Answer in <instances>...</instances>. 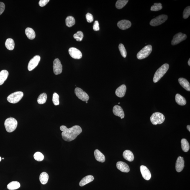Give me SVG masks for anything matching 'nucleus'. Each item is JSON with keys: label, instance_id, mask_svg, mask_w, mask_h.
Here are the masks:
<instances>
[{"label": "nucleus", "instance_id": "c756f323", "mask_svg": "<svg viewBox=\"0 0 190 190\" xmlns=\"http://www.w3.org/2000/svg\"><path fill=\"white\" fill-rule=\"evenodd\" d=\"M75 21L74 18L73 16H69L65 19V23L68 27H71L74 25Z\"/></svg>", "mask_w": 190, "mask_h": 190}, {"label": "nucleus", "instance_id": "37998d69", "mask_svg": "<svg viewBox=\"0 0 190 190\" xmlns=\"http://www.w3.org/2000/svg\"><path fill=\"white\" fill-rule=\"evenodd\" d=\"M187 128L188 130L189 131V132H190V126L189 125H187Z\"/></svg>", "mask_w": 190, "mask_h": 190}, {"label": "nucleus", "instance_id": "58836bf2", "mask_svg": "<svg viewBox=\"0 0 190 190\" xmlns=\"http://www.w3.org/2000/svg\"><path fill=\"white\" fill-rule=\"evenodd\" d=\"M86 19L87 22L89 23L92 22L94 20L93 15L89 13L86 14Z\"/></svg>", "mask_w": 190, "mask_h": 190}, {"label": "nucleus", "instance_id": "cd10ccee", "mask_svg": "<svg viewBox=\"0 0 190 190\" xmlns=\"http://www.w3.org/2000/svg\"><path fill=\"white\" fill-rule=\"evenodd\" d=\"M14 45L15 44L12 39L9 38L6 40L5 43V45L8 50H13L14 48Z\"/></svg>", "mask_w": 190, "mask_h": 190}, {"label": "nucleus", "instance_id": "7c9ffc66", "mask_svg": "<svg viewBox=\"0 0 190 190\" xmlns=\"http://www.w3.org/2000/svg\"><path fill=\"white\" fill-rule=\"evenodd\" d=\"M47 96L45 93L41 94L37 99V103L40 104H45L47 101Z\"/></svg>", "mask_w": 190, "mask_h": 190}, {"label": "nucleus", "instance_id": "a19ab883", "mask_svg": "<svg viewBox=\"0 0 190 190\" xmlns=\"http://www.w3.org/2000/svg\"><path fill=\"white\" fill-rule=\"evenodd\" d=\"M50 1L49 0H40L39 2V5L41 7H43L46 5Z\"/></svg>", "mask_w": 190, "mask_h": 190}, {"label": "nucleus", "instance_id": "49530a36", "mask_svg": "<svg viewBox=\"0 0 190 190\" xmlns=\"http://www.w3.org/2000/svg\"><path fill=\"white\" fill-rule=\"evenodd\" d=\"M88 103L87 101H86V103Z\"/></svg>", "mask_w": 190, "mask_h": 190}, {"label": "nucleus", "instance_id": "2f4dec72", "mask_svg": "<svg viewBox=\"0 0 190 190\" xmlns=\"http://www.w3.org/2000/svg\"><path fill=\"white\" fill-rule=\"evenodd\" d=\"M128 0H118L116 3V6L118 9H122L128 2Z\"/></svg>", "mask_w": 190, "mask_h": 190}, {"label": "nucleus", "instance_id": "f3484780", "mask_svg": "<svg viewBox=\"0 0 190 190\" xmlns=\"http://www.w3.org/2000/svg\"><path fill=\"white\" fill-rule=\"evenodd\" d=\"M113 112L114 115L120 117L121 119L125 117L124 111L120 106H114L113 108Z\"/></svg>", "mask_w": 190, "mask_h": 190}, {"label": "nucleus", "instance_id": "20e7f679", "mask_svg": "<svg viewBox=\"0 0 190 190\" xmlns=\"http://www.w3.org/2000/svg\"><path fill=\"white\" fill-rule=\"evenodd\" d=\"M165 120V117L163 114L160 112H155L150 117V120L153 125L163 123Z\"/></svg>", "mask_w": 190, "mask_h": 190}, {"label": "nucleus", "instance_id": "c85d7f7f", "mask_svg": "<svg viewBox=\"0 0 190 190\" xmlns=\"http://www.w3.org/2000/svg\"><path fill=\"white\" fill-rule=\"evenodd\" d=\"M49 179V175L47 173L43 172L40 175V180L43 184H45L48 182Z\"/></svg>", "mask_w": 190, "mask_h": 190}, {"label": "nucleus", "instance_id": "de8ad7c7", "mask_svg": "<svg viewBox=\"0 0 190 190\" xmlns=\"http://www.w3.org/2000/svg\"><path fill=\"white\" fill-rule=\"evenodd\" d=\"M118 104H120V103H119Z\"/></svg>", "mask_w": 190, "mask_h": 190}, {"label": "nucleus", "instance_id": "7ed1b4c3", "mask_svg": "<svg viewBox=\"0 0 190 190\" xmlns=\"http://www.w3.org/2000/svg\"><path fill=\"white\" fill-rule=\"evenodd\" d=\"M17 125V120L13 118H8L4 123L6 131L8 132H12L15 130Z\"/></svg>", "mask_w": 190, "mask_h": 190}, {"label": "nucleus", "instance_id": "09e8293b", "mask_svg": "<svg viewBox=\"0 0 190 190\" xmlns=\"http://www.w3.org/2000/svg\"><path fill=\"white\" fill-rule=\"evenodd\" d=\"M2 159H4V158H3Z\"/></svg>", "mask_w": 190, "mask_h": 190}, {"label": "nucleus", "instance_id": "a211bd4d", "mask_svg": "<svg viewBox=\"0 0 190 190\" xmlns=\"http://www.w3.org/2000/svg\"><path fill=\"white\" fill-rule=\"evenodd\" d=\"M126 91H127V87L125 85H122L116 89V94L118 97L122 98L125 96Z\"/></svg>", "mask_w": 190, "mask_h": 190}, {"label": "nucleus", "instance_id": "bb28decb", "mask_svg": "<svg viewBox=\"0 0 190 190\" xmlns=\"http://www.w3.org/2000/svg\"><path fill=\"white\" fill-rule=\"evenodd\" d=\"M181 148L183 151L187 152L189 150L190 146L189 142L186 139L183 138L181 140Z\"/></svg>", "mask_w": 190, "mask_h": 190}, {"label": "nucleus", "instance_id": "c03bdc74", "mask_svg": "<svg viewBox=\"0 0 190 190\" xmlns=\"http://www.w3.org/2000/svg\"><path fill=\"white\" fill-rule=\"evenodd\" d=\"M188 65H189V66H190V59H189V60H188Z\"/></svg>", "mask_w": 190, "mask_h": 190}, {"label": "nucleus", "instance_id": "39448f33", "mask_svg": "<svg viewBox=\"0 0 190 190\" xmlns=\"http://www.w3.org/2000/svg\"><path fill=\"white\" fill-rule=\"evenodd\" d=\"M152 51V47L151 45L146 46L137 54L138 59L142 60L148 57Z\"/></svg>", "mask_w": 190, "mask_h": 190}, {"label": "nucleus", "instance_id": "6e6552de", "mask_svg": "<svg viewBox=\"0 0 190 190\" xmlns=\"http://www.w3.org/2000/svg\"><path fill=\"white\" fill-rule=\"evenodd\" d=\"M75 93L77 97L82 101H87L89 99L88 95L81 88L78 87L75 88Z\"/></svg>", "mask_w": 190, "mask_h": 190}, {"label": "nucleus", "instance_id": "4c0bfd02", "mask_svg": "<svg viewBox=\"0 0 190 190\" xmlns=\"http://www.w3.org/2000/svg\"><path fill=\"white\" fill-rule=\"evenodd\" d=\"M183 18L185 19H187L190 15V7L188 6L186 7L183 12Z\"/></svg>", "mask_w": 190, "mask_h": 190}, {"label": "nucleus", "instance_id": "2eb2a0df", "mask_svg": "<svg viewBox=\"0 0 190 190\" xmlns=\"http://www.w3.org/2000/svg\"><path fill=\"white\" fill-rule=\"evenodd\" d=\"M118 169L124 173H128L130 169L129 165L127 163L122 161L118 162L116 164Z\"/></svg>", "mask_w": 190, "mask_h": 190}, {"label": "nucleus", "instance_id": "aec40b11", "mask_svg": "<svg viewBox=\"0 0 190 190\" xmlns=\"http://www.w3.org/2000/svg\"><path fill=\"white\" fill-rule=\"evenodd\" d=\"M94 180V177L92 175H87V176L83 178L80 181L79 183L80 186L81 187L84 186L85 185L92 182Z\"/></svg>", "mask_w": 190, "mask_h": 190}, {"label": "nucleus", "instance_id": "4468645a", "mask_svg": "<svg viewBox=\"0 0 190 190\" xmlns=\"http://www.w3.org/2000/svg\"><path fill=\"white\" fill-rule=\"evenodd\" d=\"M184 161L183 158L181 156L178 157L175 165V168L178 172L179 173L182 171L184 167Z\"/></svg>", "mask_w": 190, "mask_h": 190}, {"label": "nucleus", "instance_id": "b1692460", "mask_svg": "<svg viewBox=\"0 0 190 190\" xmlns=\"http://www.w3.org/2000/svg\"><path fill=\"white\" fill-rule=\"evenodd\" d=\"M9 75V72L6 70H3L0 72V85H2L7 79Z\"/></svg>", "mask_w": 190, "mask_h": 190}, {"label": "nucleus", "instance_id": "f8f14e48", "mask_svg": "<svg viewBox=\"0 0 190 190\" xmlns=\"http://www.w3.org/2000/svg\"><path fill=\"white\" fill-rule=\"evenodd\" d=\"M69 53L72 58L76 59H80L82 57V54L80 50L74 47L70 48Z\"/></svg>", "mask_w": 190, "mask_h": 190}, {"label": "nucleus", "instance_id": "f03ea898", "mask_svg": "<svg viewBox=\"0 0 190 190\" xmlns=\"http://www.w3.org/2000/svg\"><path fill=\"white\" fill-rule=\"evenodd\" d=\"M169 65L167 63H165L162 65L160 68L157 70L153 78V81L154 83L158 82L160 78L165 75L167 72L169 68Z\"/></svg>", "mask_w": 190, "mask_h": 190}, {"label": "nucleus", "instance_id": "ea45409f", "mask_svg": "<svg viewBox=\"0 0 190 190\" xmlns=\"http://www.w3.org/2000/svg\"><path fill=\"white\" fill-rule=\"evenodd\" d=\"M93 29L95 31H98L99 30V23L98 21H95L93 25Z\"/></svg>", "mask_w": 190, "mask_h": 190}, {"label": "nucleus", "instance_id": "a878e982", "mask_svg": "<svg viewBox=\"0 0 190 190\" xmlns=\"http://www.w3.org/2000/svg\"><path fill=\"white\" fill-rule=\"evenodd\" d=\"M20 186V184L18 182L12 181L7 185V188L10 190H14L19 189Z\"/></svg>", "mask_w": 190, "mask_h": 190}, {"label": "nucleus", "instance_id": "dca6fc26", "mask_svg": "<svg viewBox=\"0 0 190 190\" xmlns=\"http://www.w3.org/2000/svg\"><path fill=\"white\" fill-rule=\"evenodd\" d=\"M118 27L121 30H125L129 29L131 26L130 21L127 20H122L119 21L117 23Z\"/></svg>", "mask_w": 190, "mask_h": 190}, {"label": "nucleus", "instance_id": "c9c22d12", "mask_svg": "<svg viewBox=\"0 0 190 190\" xmlns=\"http://www.w3.org/2000/svg\"><path fill=\"white\" fill-rule=\"evenodd\" d=\"M162 9V4L160 3H155L154 5L151 8V11H158Z\"/></svg>", "mask_w": 190, "mask_h": 190}, {"label": "nucleus", "instance_id": "4be33fe9", "mask_svg": "<svg viewBox=\"0 0 190 190\" xmlns=\"http://www.w3.org/2000/svg\"><path fill=\"white\" fill-rule=\"evenodd\" d=\"M123 156L124 159L129 162H132L134 160L133 154L129 150H125L123 153Z\"/></svg>", "mask_w": 190, "mask_h": 190}, {"label": "nucleus", "instance_id": "a18cd8bd", "mask_svg": "<svg viewBox=\"0 0 190 190\" xmlns=\"http://www.w3.org/2000/svg\"><path fill=\"white\" fill-rule=\"evenodd\" d=\"M1 157H0V162L1 161Z\"/></svg>", "mask_w": 190, "mask_h": 190}, {"label": "nucleus", "instance_id": "e433bc0d", "mask_svg": "<svg viewBox=\"0 0 190 190\" xmlns=\"http://www.w3.org/2000/svg\"><path fill=\"white\" fill-rule=\"evenodd\" d=\"M59 96L56 93H54L53 96V102L55 106L58 105H59Z\"/></svg>", "mask_w": 190, "mask_h": 190}, {"label": "nucleus", "instance_id": "9d476101", "mask_svg": "<svg viewBox=\"0 0 190 190\" xmlns=\"http://www.w3.org/2000/svg\"><path fill=\"white\" fill-rule=\"evenodd\" d=\"M40 59L41 57L40 56L36 55L30 61L28 67V70L29 71H32L37 66Z\"/></svg>", "mask_w": 190, "mask_h": 190}, {"label": "nucleus", "instance_id": "1a4fd4ad", "mask_svg": "<svg viewBox=\"0 0 190 190\" xmlns=\"http://www.w3.org/2000/svg\"><path fill=\"white\" fill-rule=\"evenodd\" d=\"M187 36L186 34L181 32L178 33L174 36L171 41V45H175L180 43L183 41L186 40Z\"/></svg>", "mask_w": 190, "mask_h": 190}, {"label": "nucleus", "instance_id": "9b49d317", "mask_svg": "<svg viewBox=\"0 0 190 190\" xmlns=\"http://www.w3.org/2000/svg\"><path fill=\"white\" fill-rule=\"evenodd\" d=\"M53 71L55 75L60 74L63 71V65L59 59H56L53 61Z\"/></svg>", "mask_w": 190, "mask_h": 190}, {"label": "nucleus", "instance_id": "f257e3e1", "mask_svg": "<svg viewBox=\"0 0 190 190\" xmlns=\"http://www.w3.org/2000/svg\"><path fill=\"white\" fill-rule=\"evenodd\" d=\"M60 129L63 131L62 133V138L64 140L67 142H70L74 140L82 132L81 128L78 125L74 126L69 129L66 126L62 125L61 126Z\"/></svg>", "mask_w": 190, "mask_h": 190}, {"label": "nucleus", "instance_id": "423d86ee", "mask_svg": "<svg viewBox=\"0 0 190 190\" xmlns=\"http://www.w3.org/2000/svg\"><path fill=\"white\" fill-rule=\"evenodd\" d=\"M23 95V93L22 92H16L8 96L7 98V100L9 103L16 104L22 99Z\"/></svg>", "mask_w": 190, "mask_h": 190}, {"label": "nucleus", "instance_id": "72a5a7b5", "mask_svg": "<svg viewBox=\"0 0 190 190\" xmlns=\"http://www.w3.org/2000/svg\"><path fill=\"white\" fill-rule=\"evenodd\" d=\"M119 49L121 55L124 58H125L127 56V52L125 47L123 44L120 43L119 45Z\"/></svg>", "mask_w": 190, "mask_h": 190}, {"label": "nucleus", "instance_id": "6ab92c4d", "mask_svg": "<svg viewBox=\"0 0 190 190\" xmlns=\"http://www.w3.org/2000/svg\"><path fill=\"white\" fill-rule=\"evenodd\" d=\"M94 154L95 158L98 161L103 163L105 161V156L99 150H95Z\"/></svg>", "mask_w": 190, "mask_h": 190}, {"label": "nucleus", "instance_id": "473e14b6", "mask_svg": "<svg viewBox=\"0 0 190 190\" xmlns=\"http://www.w3.org/2000/svg\"><path fill=\"white\" fill-rule=\"evenodd\" d=\"M74 38L78 41H81L83 37V32L81 31H78L74 35Z\"/></svg>", "mask_w": 190, "mask_h": 190}, {"label": "nucleus", "instance_id": "ddd939ff", "mask_svg": "<svg viewBox=\"0 0 190 190\" xmlns=\"http://www.w3.org/2000/svg\"><path fill=\"white\" fill-rule=\"evenodd\" d=\"M140 171L142 177L144 179L146 180L150 179L151 176V173L147 167L143 165L140 166Z\"/></svg>", "mask_w": 190, "mask_h": 190}, {"label": "nucleus", "instance_id": "393cba45", "mask_svg": "<svg viewBox=\"0 0 190 190\" xmlns=\"http://www.w3.org/2000/svg\"><path fill=\"white\" fill-rule=\"evenodd\" d=\"M175 101L178 104L181 106H184L186 104V101L184 97L179 94L175 96Z\"/></svg>", "mask_w": 190, "mask_h": 190}, {"label": "nucleus", "instance_id": "412c9836", "mask_svg": "<svg viewBox=\"0 0 190 190\" xmlns=\"http://www.w3.org/2000/svg\"><path fill=\"white\" fill-rule=\"evenodd\" d=\"M178 82L184 89L188 91H190V83L187 80L183 78H180L178 80Z\"/></svg>", "mask_w": 190, "mask_h": 190}, {"label": "nucleus", "instance_id": "f704fd0d", "mask_svg": "<svg viewBox=\"0 0 190 190\" xmlns=\"http://www.w3.org/2000/svg\"><path fill=\"white\" fill-rule=\"evenodd\" d=\"M34 157L36 160L39 162L42 161L44 158L43 154L39 152H37L34 154Z\"/></svg>", "mask_w": 190, "mask_h": 190}, {"label": "nucleus", "instance_id": "79ce46f5", "mask_svg": "<svg viewBox=\"0 0 190 190\" xmlns=\"http://www.w3.org/2000/svg\"><path fill=\"white\" fill-rule=\"evenodd\" d=\"M5 9V5L4 3L0 2V15L4 12Z\"/></svg>", "mask_w": 190, "mask_h": 190}, {"label": "nucleus", "instance_id": "0eeeda50", "mask_svg": "<svg viewBox=\"0 0 190 190\" xmlns=\"http://www.w3.org/2000/svg\"><path fill=\"white\" fill-rule=\"evenodd\" d=\"M168 18V16L165 14L158 16L155 19H152L150 23V25L153 27L159 25L165 22Z\"/></svg>", "mask_w": 190, "mask_h": 190}, {"label": "nucleus", "instance_id": "5701e85b", "mask_svg": "<svg viewBox=\"0 0 190 190\" xmlns=\"http://www.w3.org/2000/svg\"><path fill=\"white\" fill-rule=\"evenodd\" d=\"M26 35L30 40H33L36 37V34L35 31L33 29L30 28H27L25 30Z\"/></svg>", "mask_w": 190, "mask_h": 190}]
</instances>
